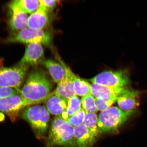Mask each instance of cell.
Segmentation results:
<instances>
[{"label": "cell", "instance_id": "12", "mask_svg": "<svg viewBox=\"0 0 147 147\" xmlns=\"http://www.w3.org/2000/svg\"><path fill=\"white\" fill-rule=\"evenodd\" d=\"M11 12L10 26L12 30L20 31L27 26L28 18L27 14L21 10L14 1L8 5Z\"/></svg>", "mask_w": 147, "mask_h": 147}, {"label": "cell", "instance_id": "20", "mask_svg": "<svg viewBox=\"0 0 147 147\" xmlns=\"http://www.w3.org/2000/svg\"><path fill=\"white\" fill-rule=\"evenodd\" d=\"M23 12L27 13H32L37 10L40 5L39 1L16 0L13 1Z\"/></svg>", "mask_w": 147, "mask_h": 147}, {"label": "cell", "instance_id": "9", "mask_svg": "<svg viewBox=\"0 0 147 147\" xmlns=\"http://www.w3.org/2000/svg\"><path fill=\"white\" fill-rule=\"evenodd\" d=\"M59 61L65 67L66 74L63 80L58 84L54 91L55 94L58 96L69 100L76 95L74 86V80L75 75L63 61L60 59H59Z\"/></svg>", "mask_w": 147, "mask_h": 147}, {"label": "cell", "instance_id": "3", "mask_svg": "<svg viewBox=\"0 0 147 147\" xmlns=\"http://www.w3.org/2000/svg\"><path fill=\"white\" fill-rule=\"evenodd\" d=\"M19 116L29 123L38 139L46 138L50 115L45 106L34 105L27 107L21 110Z\"/></svg>", "mask_w": 147, "mask_h": 147}, {"label": "cell", "instance_id": "14", "mask_svg": "<svg viewBox=\"0 0 147 147\" xmlns=\"http://www.w3.org/2000/svg\"><path fill=\"white\" fill-rule=\"evenodd\" d=\"M91 94L95 99L117 98L126 90L124 88H116L92 83L91 84Z\"/></svg>", "mask_w": 147, "mask_h": 147}, {"label": "cell", "instance_id": "26", "mask_svg": "<svg viewBox=\"0 0 147 147\" xmlns=\"http://www.w3.org/2000/svg\"><path fill=\"white\" fill-rule=\"evenodd\" d=\"M39 1L40 4L45 7L49 12L52 11L58 2L57 0H40Z\"/></svg>", "mask_w": 147, "mask_h": 147}, {"label": "cell", "instance_id": "22", "mask_svg": "<svg viewBox=\"0 0 147 147\" xmlns=\"http://www.w3.org/2000/svg\"><path fill=\"white\" fill-rule=\"evenodd\" d=\"M81 101L82 108L86 113H96L98 111L95 104V98L91 94L82 97Z\"/></svg>", "mask_w": 147, "mask_h": 147}, {"label": "cell", "instance_id": "1", "mask_svg": "<svg viewBox=\"0 0 147 147\" xmlns=\"http://www.w3.org/2000/svg\"><path fill=\"white\" fill-rule=\"evenodd\" d=\"M51 84L43 71L35 70L28 77L25 84L19 91V94L31 105L45 102L50 94Z\"/></svg>", "mask_w": 147, "mask_h": 147}, {"label": "cell", "instance_id": "21", "mask_svg": "<svg viewBox=\"0 0 147 147\" xmlns=\"http://www.w3.org/2000/svg\"><path fill=\"white\" fill-rule=\"evenodd\" d=\"M97 119L96 113H86L84 124L95 136L99 137L100 133L97 126Z\"/></svg>", "mask_w": 147, "mask_h": 147}, {"label": "cell", "instance_id": "5", "mask_svg": "<svg viewBox=\"0 0 147 147\" xmlns=\"http://www.w3.org/2000/svg\"><path fill=\"white\" fill-rule=\"evenodd\" d=\"M29 67L19 64L11 67L0 66V87L13 88L19 92Z\"/></svg>", "mask_w": 147, "mask_h": 147}, {"label": "cell", "instance_id": "16", "mask_svg": "<svg viewBox=\"0 0 147 147\" xmlns=\"http://www.w3.org/2000/svg\"><path fill=\"white\" fill-rule=\"evenodd\" d=\"M139 92L128 89L117 97V103L121 109L125 111L133 110L139 105L138 97Z\"/></svg>", "mask_w": 147, "mask_h": 147}, {"label": "cell", "instance_id": "24", "mask_svg": "<svg viewBox=\"0 0 147 147\" xmlns=\"http://www.w3.org/2000/svg\"><path fill=\"white\" fill-rule=\"evenodd\" d=\"M117 98L95 99V104L97 109L101 111L108 109L117 101Z\"/></svg>", "mask_w": 147, "mask_h": 147}, {"label": "cell", "instance_id": "2", "mask_svg": "<svg viewBox=\"0 0 147 147\" xmlns=\"http://www.w3.org/2000/svg\"><path fill=\"white\" fill-rule=\"evenodd\" d=\"M75 147L74 127L59 116L51 123L45 147Z\"/></svg>", "mask_w": 147, "mask_h": 147}, {"label": "cell", "instance_id": "25", "mask_svg": "<svg viewBox=\"0 0 147 147\" xmlns=\"http://www.w3.org/2000/svg\"><path fill=\"white\" fill-rule=\"evenodd\" d=\"M18 94V91L14 88L0 87V99Z\"/></svg>", "mask_w": 147, "mask_h": 147}, {"label": "cell", "instance_id": "11", "mask_svg": "<svg viewBox=\"0 0 147 147\" xmlns=\"http://www.w3.org/2000/svg\"><path fill=\"white\" fill-rule=\"evenodd\" d=\"M44 55V51L41 44H29L18 64L28 66L36 65L41 61Z\"/></svg>", "mask_w": 147, "mask_h": 147}, {"label": "cell", "instance_id": "18", "mask_svg": "<svg viewBox=\"0 0 147 147\" xmlns=\"http://www.w3.org/2000/svg\"><path fill=\"white\" fill-rule=\"evenodd\" d=\"M74 86L76 95L83 97L91 94V84L76 75H75L74 80Z\"/></svg>", "mask_w": 147, "mask_h": 147}, {"label": "cell", "instance_id": "4", "mask_svg": "<svg viewBox=\"0 0 147 147\" xmlns=\"http://www.w3.org/2000/svg\"><path fill=\"white\" fill-rule=\"evenodd\" d=\"M133 110L124 111L116 107H111L101 111L97 119L100 134L115 133L127 120Z\"/></svg>", "mask_w": 147, "mask_h": 147}, {"label": "cell", "instance_id": "19", "mask_svg": "<svg viewBox=\"0 0 147 147\" xmlns=\"http://www.w3.org/2000/svg\"><path fill=\"white\" fill-rule=\"evenodd\" d=\"M81 101L79 97L75 96L68 102L67 107L66 111L62 114L61 117L67 120L80 111L81 108Z\"/></svg>", "mask_w": 147, "mask_h": 147}, {"label": "cell", "instance_id": "13", "mask_svg": "<svg viewBox=\"0 0 147 147\" xmlns=\"http://www.w3.org/2000/svg\"><path fill=\"white\" fill-rule=\"evenodd\" d=\"M48 13L45 7L40 4L38 8L28 18L27 26L33 29H43L49 24Z\"/></svg>", "mask_w": 147, "mask_h": 147}, {"label": "cell", "instance_id": "15", "mask_svg": "<svg viewBox=\"0 0 147 147\" xmlns=\"http://www.w3.org/2000/svg\"><path fill=\"white\" fill-rule=\"evenodd\" d=\"M68 100L55 94V91L51 92L45 100L47 111L51 115L61 116L67 110Z\"/></svg>", "mask_w": 147, "mask_h": 147}, {"label": "cell", "instance_id": "23", "mask_svg": "<svg viewBox=\"0 0 147 147\" xmlns=\"http://www.w3.org/2000/svg\"><path fill=\"white\" fill-rule=\"evenodd\" d=\"M86 115V112L81 109L75 115L69 117L66 121L71 125L73 127L84 124Z\"/></svg>", "mask_w": 147, "mask_h": 147}, {"label": "cell", "instance_id": "10", "mask_svg": "<svg viewBox=\"0 0 147 147\" xmlns=\"http://www.w3.org/2000/svg\"><path fill=\"white\" fill-rule=\"evenodd\" d=\"M75 147H92L98 138L83 124L74 127Z\"/></svg>", "mask_w": 147, "mask_h": 147}, {"label": "cell", "instance_id": "17", "mask_svg": "<svg viewBox=\"0 0 147 147\" xmlns=\"http://www.w3.org/2000/svg\"><path fill=\"white\" fill-rule=\"evenodd\" d=\"M43 65L48 70L54 81L58 84L65 77L66 71L65 67L61 63L49 59L43 62Z\"/></svg>", "mask_w": 147, "mask_h": 147}, {"label": "cell", "instance_id": "6", "mask_svg": "<svg viewBox=\"0 0 147 147\" xmlns=\"http://www.w3.org/2000/svg\"><path fill=\"white\" fill-rule=\"evenodd\" d=\"M7 41L9 43H20L28 45L37 43L47 45L51 43V36L50 33L43 29H33L27 27L8 38Z\"/></svg>", "mask_w": 147, "mask_h": 147}, {"label": "cell", "instance_id": "7", "mask_svg": "<svg viewBox=\"0 0 147 147\" xmlns=\"http://www.w3.org/2000/svg\"><path fill=\"white\" fill-rule=\"evenodd\" d=\"M92 83L116 88H123L130 81L128 69L106 71L97 74L89 80Z\"/></svg>", "mask_w": 147, "mask_h": 147}, {"label": "cell", "instance_id": "8", "mask_svg": "<svg viewBox=\"0 0 147 147\" xmlns=\"http://www.w3.org/2000/svg\"><path fill=\"white\" fill-rule=\"evenodd\" d=\"M30 106V103L19 94L0 99V111L8 116L13 122L17 120L22 110Z\"/></svg>", "mask_w": 147, "mask_h": 147}]
</instances>
